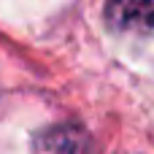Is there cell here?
Returning <instances> with one entry per match:
<instances>
[{
  "label": "cell",
  "mask_w": 154,
  "mask_h": 154,
  "mask_svg": "<svg viewBox=\"0 0 154 154\" xmlns=\"http://www.w3.org/2000/svg\"><path fill=\"white\" fill-rule=\"evenodd\" d=\"M106 19L114 30H152L154 0H108Z\"/></svg>",
  "instance_id": "obj_1"
},
{
  "label": "cell",
  "mask_w": 154,
  "mask_h": 154,
  "mask_svg": "<svg viewBox=\"0 0 154 154\" xmlns=\"http://www.w3.org/2000/svg\"><path fill=\"white\" fill-rule=\"evenodd\" d=\"M41 146H43V152H54V154H68V152L70 154H81L79 149L87 146V138H84V133H79V130L60 127V130H51L49 135H43Z\"/></svg>",
  "instance_id": "obj_2"
}]
</instances>
